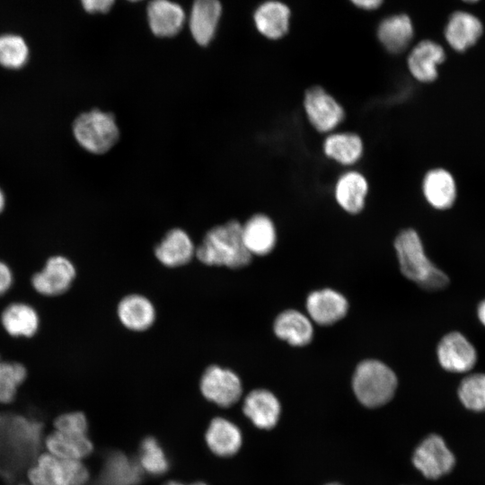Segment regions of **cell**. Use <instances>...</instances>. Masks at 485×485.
Listing matches in <instances>:
<instances>
[{
	"label": "cell",
	"mask_w": 485,
	"mask_h": 485,
	"mask_svg": "<svg viewBox=\"0 0 485 485\" xmlns=\"http://www.w3.org/2000/svg\"><path fill=\"white\" fill-rule=\"evenodd\" d=\"M327 485H340V484H338V483H330V484H327Z\"/></svg>",
	"instance_id": "cell-41"
},
{
	"label": "cell",
	"mask_w": 485,
	"mask_h": 485,
	"mask_svg": "<svg viewBox=\"0 0 485 485\" xmlns=\"http://www.w3.org/2000/svg\"><path fill=\"white\" fill-rule=\"evenodd\" d=\"M40 315L31 304L13 301L7 304L0 313V325L13 339H31L40 329Z\"/></svg>",
	"instance_id": "cell-12"
},
{
	"label": "cell",
	"mask_w": 485,
	"mask_h": 485,
	"mask_svg": "<svg viewBox=\"0 0 485 485\" xmlns=\"http://www.w3.org/2000/svg\"><path fill=\"white\" fill-rule=\"evenodd\" d=\"M164 485H185V484L176 482V481H169V482L165 483ZM190 485H206V484L201 483V482H198V483H194V484H190Z\"/></svg>",
	"instance_id": "cell-39"
},
{
	"label": "cell",
	"mask_w": 485,
	"mask_h": 485,
	"mask_svg": "<svg viewBox=\"0 0 485 485\" xmlns=\"http://www.w3.org/2000/svg\"><path fill=\"white\" fill-rule=\"evenodd\" d=\"M348 309L346 297L331 288L315 290L306 299L310 318L320 325H331L339 322L347 314Z\"/></svg>",
	"instance_id": "cell-14"
},
{
	"label": "cell",
	"mask_w": 485,
	"mask_h": 485,
	"mask_svg": "<svg viewBox=\"0 0 485 485\" xmlns=\"http://www.w3.org/2000/svg\"><path fill=\"white\" fill-rule=\"evenodd\" d=\"M195 251L189 234L182 229L173 228L155 246L154 255L163 265L176 268L189 263Z\"/></svg>",
	"instance_id": "cell-18"
},
{
	"label": "cell",
	"mask_w": 485,
	"mask_h": 485,
	"mask_svg": "<svg viewBox=\"0 0 485 485\" xmlns=\"http://www.w3.org/2000/svg\"><path fill=\"white\" fill-rule=\"evenodd\" d=\"M6 207V195L0 186V215L4 213Z\"/></svg>",
	"instance_id": "cell-38"
},
{
	"label": "cell",
	"mask_w": 485,
	"mask_h": 485,
	"mask_svg": "<svg viewBox=\"0 0 485 485\" xmlns=\"http://www.w3.org/2000/svg\"><path fill=\"white\" fill-rule=\"evenodd\" d=\"M205 437L209 449L222 457L235 454L242 445L240 429L222 418H216L210 422Z\"/></svg>",
	"instance_id": "cell-27"
},
{
	"label": "cell",
	"mask_w": 485,
	"mask_h": 485,
	"mask_svg": "<svg viewBox=\"0 0 485 485\" xmlns=\"http://www.w3.org/2000/svg\"><path fill=\"white\" fill-rule=\"evenodd\" d=\"M74 262L64 254L49 255L30 278L31 287L40 296L56 298L65 295L76 278Z\"/></svg>",
	"instance_id": "cell-7"
},
{
	"label": "cell",
	"mask_w": 485,
	"mask_h": 485,
	"mask_svg": "<svg viewBox=\"0 0 485 485\" xmlns=\"http://www.w3.org/2000/svg\"><path fill=\"white\" fill-rule=\"evenodd\" d=\"M443 47L431 40L419 42L408 56L407 65L411 75L420 83H432L438 76V66L445 61Z\"/></svg>",
	"instance_id": "cell-13"
},
{
	"label": "cell",
	"mask_w": 485,
	"mask_h": 485,
	"mask_svg": "<svg viewBox=\"0 0 485 485\" xmlns=\"http://www.w3.org/2000/svg\"><path fill=\"white\" fill-rule=\"evenodd\" d=\"M28 377V368L17 360L4 359L0 354V403H11Z\"/></svg>",
	"instance_id": "cell-31"
},
{
	"label": "cell",
	"mask_w": 485,
	"mask_h": 485,
	"mask_svg": "<svg viewBox=\"0 0 485 485\" xmlns=\"http://www.w3.org/2000/svg\"><path fill=\"white\" fill-rule=\"evenodd\" d=\"M368 191V183L363 174L356 171L343 173L337 181L334 195L337 203L346 212L359 213L364 206Z\"/></svg>",
	"instance_id": "cell-26"
},
{
	"label": "cell",
	"mask_w": 485,
	"mask_h": 485,
	"mask_svg": "<svg viewBox=\"0 0 485 485\" xmlns=\"http://www.w3.org/2000/svg\"><path fill=\"white\" fill-rule=\"evenodd\" d=\"M290 17L289 7L276 0L262 3L253 15L259 32L270 40H278L288 32Z\"/></svg>",
	"instance_id": "cell-19"
},
{
	"label": "cell",
	"mask_w": 485,
	"mask_h": 485,
	"mask_svg": "<svg viewBox=\"0 0 485 485\" xmlns=\"http://www.w3.org/2000/svg\"><path fill=\"white\" fill-rule=\"evenodd\" d=\"M138 464L149 474L157 476L165 473L169 462L164 451L154 437L145 438L139 447Z\"/></svg>",
	"instance_id": "cell-33"
},
{
	"label": "cell",
	"mask_w": 485,
	"mask_h": 485,
	"mask_svg": "<svg viewBox=\"0 0 485 485\" xmlns=\"http://www.w3.org/2000/svg\"><path fill=\"white\" fill-rule=\"evenodd\" d=\"M462 405L474 412H485V374L475 373L465 376L457 389Z\"/></svg>",
	"instance_id": "cell-32"
},
{
	"label": "cell",
	"mask_w": 485,
	"mask_h": 485,
	"mask_svg": "<svg viewBox=\"0 0 485 485\" xmlns=\"http://www.w3.org/2000/svg\"><path fill=\"white\" fill-rule=\"evenodd\" d=\"M438 362L443 369L451 373H467L477 362L475 347L460 331L443 336L436 348Z\"/></svg>",
	"instance_id": "cell-11"
},
{
	"label": "cell",
	"mask_w": 485,
	"mask_h": 485,
	"mask_svg": "<svg viewBox=\"0 0 485 485\" xmlns=\"http://www.w3.org/2000/svg\"><path fill=\"white\" fill-rule=\"evenodd\" d=\"M323 151L335 162L343 165H351L362 156L363 142L359 136L353 133H332L326 137Z\"/></svg>",
	"instance_id": "cell-28"
},
{
	"label": "cell",
	"mask_w": 485,
	"mask_h": 485,
	"mask_svg": "<svg viewBox=\"0 0 485 485\" xmlns=\"http://www.w3.org/2000/svg\"><path fill=\"white\" fill-rule=\"evenodd\" d=\"M304 108L312 126L322 133L335 129L345 117L341 105L320 86L306 91Z\"/></svg>",
	"instance_id": "cell-10"
},
{
	"label": "cell",
	"mask_w": 485,
	"mask_h": 485,
	"mask_svg": "<svg viewBox=\"0 0 485 485\" xmlns=\"http://www.w3.org/2000/svg\"><path fill=\"white\" fill-rule=\"evenodd\" d=\"M117 314L124 327L133 331H144L155 321V309L151 301L138 294L124 296L117 307Z\"/></svg>",
	"instance_id": "cell-21"
},
{
	"label": "cell",
	"mask_w": 485,
	"mask_h": 485,
	"mask_svg": "<svg viewBox=\"0 0 485 485\" xmlns=\"http://www.w3.org/2000/svg\"><path fill=\"white\" fill-rule=\"evenodd\" d=\"M464 2H467V3H475L479 0H463Z\"/></svg>",
	"instance_id": "cell-40"
},
{
	"label": "cell",
	"mask_w": 485,
	"mask_h": 485,
	"mask_svg": "<svg viewBox=\"0 0 485 485\" xmlns=\"http://www.w3.org/2000/svg\"><path fill=\"white\" fill-rule=\"evenodd\" d=\"M398 381L394 372L375 359L360 362L353 375L352 387L358 401L368 408H377L390 401Z\"/></svg>",
	"instance_id": "cell-4"
},
{
	"label": "cell",
	"mask_w": 485,
	"mask_h": 485,
	"mask_svg": "<svg viewBox=\"0 0 485 485\" xmlns=\"http://www.w3.org/2000/svg\"><path fill=\"white\" fill-rule=\"evenodd\" d=\"M203 396L220 407H230L242 396V386L239 376L231 369L211 365L200 378Z\"/></svg>",
	"instance_id": "cell-9"
},
{
	"label": "cell",
	"mask_w": 485,
	"mask_h": 485,
	"mask_svg": "<svg viewBox=\"0 0 485 485\" xmlns=\"http://www.w3.org/2000/svg\"><path fill=\"white\" fill-rule=\"evenodd\" d=\"M483 32V25L475 15L456 11L449 17L445 38L448 45L457 52H464L477 43Z\"/></svg>",
	"instance_id": "cell-16"
},
{
	"label": "cell",
	"mask_w": 485,
	"mask_h": 485,
	"mask_svg": "<svg viewBox=\"0 0 485 485\" xmlns=\"http://www.w3.org/2000/svg\"><path fill=\"white\" fill-rule=\"evenodd\" d=\"M477 317L480 322L485 327V299L481 301L477 306Z\"/></svg>",
	"instance_id": "cell-37"
},
{
	"label": "cell",
	"mask_w": 485,
	"mask_h": 485,
	"mask_svg": "<svg viewBox=\"0 0 485 485\" xmlns=\"http://www.w3.org/2000/svg\"><path fill=\"white\" fill-rule=\"evenodd\" d=\"M245 247L251 255H267L275 247L277 233L272 220L262 214L251 216L242 225Z\"/></svg>",
	"instance_id": "cell-24"
},
{
	"label": "cell",
	"mask_w": 485,
	"mask_h": 485,
	"mask_svg": "<svg viewBox=\"0 0 485 485\" xmlns=\"http://www.w3.org/2000/svg\"><path fill=\"white\" fill-rule=\"evenodd\" d=\"M273 329L277 337L296 347L309 344L313 336L311 320L294 309L280 313L275 319Z\"/></svg>",
	"instance_id": "cell-25"
},
{
	"label": "cell",
	"mask_w": 485,
	"mask_h": 485,
	"mask_svg": "<svg viewBox=\"0 0 485 485\" xmlns=\"http://www.w3.org/2000/svg\"><path fill=\"white\" fill-rule=\"evenodd\" d=\"M376 34L388 52L399 54L408 48L413 39V23L406 14L390 15L380 22Z\"/></svg>",
	"instance_id": "cell-22"
},
{
	"label": "cell",
	"mask_w": 485,
	"mask_h": 485,
	"mask_svg": "<svg viewBox=\"0 0 485 485\" xmlns=\"http://www.w3.org/2000/svg\"><path fill=\"white\" fill-rule=\"evenodd\" d=\"M30 48L26 40L15 33L0 35V66L7 70H21L30 60Z\"/></svg>",
	"instance_id": "cell-30"
},
{
	"label": "cell",
	"mask_w": 485,
	"mask_h": 485,
	"mask_svg": "<svg viewBox=\"0 0 485 485\" xmlns=\"http://www.w3.org/2000/svg\"><path fill=\"white\" fill-rule=\"evenodd\" d=\"M222 13L218 0H195L190 15V30L198 44L205 46L210 42Z\"/></svg>",
	"instance_id": "cell-23"
},
{
	"label": "cell",
	"mask_w": 485,
	"mask_h": 485,
	"mask_svg": "<svg viewBox=\"0 0 485 485\" xmlns=\"http://www.w3.org/2000/svg\"><path fill=\"white\" fill-rule=\"evenodd\" d=\"M242 225L232 220L211 228L196 248L197 259L207 266L241 269L249 265L252 255L244 245Z\"/></svg>",
	"instance_id": "cell-1"
},
{
	"label": "cell",
	"mask_w": 485,
	"mask_h": 485,
	"mask_svg": "<svg viewBox=\"0 0 485 485\" xmlns=\"http://www.w3.org/2000/svg\"><path fill=\"white\" fill-rule=\"evenodd\" d=\"M147 19L153 33L172 37L183 26L185 13L181 6L170 0H152L147 6Z\"/></svg>",
	"instance_id": "cell-20"
},
{
	"label": "cell",
	"mask_w": 485,
	"mask_h": 485,
	"mask_svg": "<svg viewBox=\"0 0 485 485\" xmlns=\"http://www.w3.org/2000/svg\"><path fill=\"white\" fill-rule=\"evenodd\" d=\"M14 284V273L11 266L0 260V298L6 295Z\"/></svg>",
	"instance_id": "cell-34"
},
{
	"label": "cell",
	"mask_w": 485,
	"mask_h": 485,
	"mask_svg": "<svg viewBox=\"0 0 485 485\" xmlns=\"http://www.w3.org/2000/svg\"><path fill=\"white\" fill-rule=\"evenodd\" d=\"M28 477L31 485H85L89 472L82 461L47 453L37 458Z\"/></svg>",
	"instance_id": "cell-6"
},
{
	"label": "cell",
	"mask_w": 485,
	"mask_h": 485,
	"mask_svg": "<svg viewBox=\"0 0 485 485\" xmlns=\"http://www.w3.org/2000/svg\"><path fill=\"white\" fill-rule=\"evenodd\" d=\"M242 411L257 428L270 429L279 419L281 406L271 392L256 389L245 397Z\"/></svg>",
	"instance_id": "cell-17"
},
{
	"label": "cell",
	"mask_w": 485,
	"mask_h": 485,
	"mask_svg": "<svg viewBox=\"0 0 485 485\" xmlns=\"http://www.w3.org/2000/svg\"><path fill=\"white\" fill-rule=\"evenodd\" d=\"M354 5L363 10H375L382 5L384 0H349Z\"/></svg>",
	"instance_id": "cell-36"
},
{
	"label": "cell",
	"mask_w": 485,
	"mask_h": 485,
	"mask_svg": "<svg viewBox=\"0 0 485 485\" xmlns=\"http://www.w3.org/2000/svg\"><path fill=\"white\" fill-rule=\"evenodd\" d=\"M72 134L84 150L93 154H102L115 146L119 130L111 113L92 109L75 118Z\"/></svg>",
	"instance_id": "cell-5"
},
{
	"label": "cell",
	"mask_w": 485,
	"mask_h": 485,
	"mask_svg": "<svg viewBox=\"0 0 485 485\" xmlns=\"http://www.w3.org/2000/svg\"><path fill=\"white\" fill-rule=\"evenodd\" d=\"M422 191L427 202L436 210L451 208L457 198L455 179L445 168H434L425 174Z\"/></svg>",
	"instance_id": "cell-15"
},
{
	"label": "cell",
	"mask_w": 485,
	"mask_h": 485,
	"mask_svg": "<svg viewBox=\"0 0 485 485\" xmlns=\"http://www.w3.org/2000/svg\"><path fill=\"white\" fill-rule=\"evenodd\" d=\"M412 463L423 476L436 480L453 470L455 457L442 436L431 434L416 447Z\"/></svg>",
	"instance_id": "cell-8"
},
{
	"label": "cell",
	"mask_w": 485,
	"mask_h": 485,
	"mask_svg": "<svg viewBox=\"0 0 485 485\" xmlns=\"http://www.w3.org/2000/svg\"><path fill=\"white\" fill-rule=\"evenodd\" d=\"M129 1H133V2H135V1H139V0H129Z\"/></svg>",
	"instance_id": "cell-42"
},
{
	"label": "cell",
	"mask_w": 485,
	"mask_h": 485,
	"mask_svg": "<svg viewBox=\"0 0 485 485\" xmlns=\"http://www.w3.org/2000/svg\"><path fill=\"white\" fill-rule=\"evenodd\" d=\"M84 9L91 13H106L112 6L114 0H80Z\"/></svg>",
	"instance_id": "cell-35"
},
{
	"label": "cell",
	"mask_w": 485,
	"mask_h": 485,
	"mask_svg": "<svg viewBox=\"0 0 485 485\" xmlns=\"http://www.w3.org/2000/svg\"><path fill=\"white\" fill-rule=\"evenodd\" d=\"M401 273L427 291L445 289L450 283L448 276L427 257L419 234L402 230L394 241Z\"/></svg>",
	"instance_id": "cell-2"
},
{
	"label": "cell",
	"mask_w": 485,
	"mask_h": 485,
	"mask_svg": "<svg viewBox=\"0 0 485 485\" xmlns=\"http://www.w3.org/2000/svg\"><path fill=\"white\" fill-rule=\"evenodd\" d=\"M142 469L125 454L115 452L107 457L102 472V485H137L142 480Z\"/></svg>",
	"instance_id": "cell-29"
},
{
	"label": "cell",
	"mask_w": 485,
	"mask_h": 485,
	"mask_svg": "<svg viewBox=\"0 0 485 485\" xmlns=\"http://www.w3.org/2000/svg\"><path fill=\"white\" fill-rule=\"evenodd\" d=\"M54 428L45 439L48 453L78 461L91 454L93 446L87 436L88 423L84 413H63L54 420Z\"/></svg>",
	"instance_id": "cell-3"
}]
</instances>
